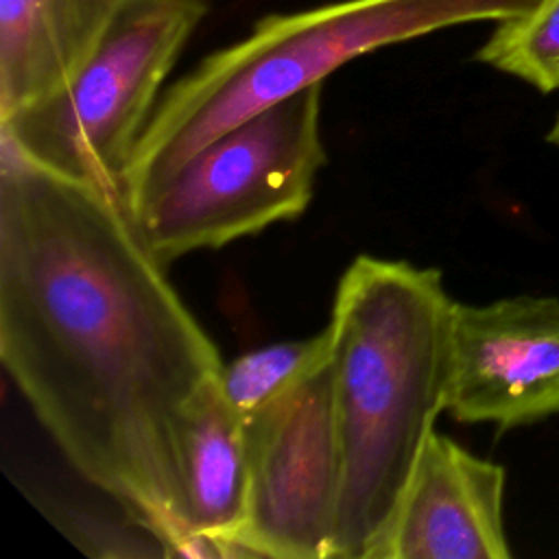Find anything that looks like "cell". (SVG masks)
<instances>
[{"mask_svg":"<svg viewBox=\"0 0 559 559\" xmlns=\"http://www.w3.org/2000/svg\"><path fill=\"white\" fill-rule=\"evenodd\" d=\"M0 360L66 461L192 555L177 435L221 352L116 192L4 148Z\"/></svg>","mask_w":559,"mask_h":559,"instance_id":"obj_1","label":"cell"},{"mask_svg":"<svg viewBox=\"0 0 559 559\" xmlns=\"http://www.w3.org/2000/svg\"><path fill=\"white\" fill-rule=\"evenodd\" d=\"M454 299L439 269L358 255L332 314L341 489L332 559H371L448 406Z\"/></svg>","mask_w":559,"mask_h":559,"instance_id":"obj_2","label":"cell"},{"mask_svg":"<svg viewBox=\"0 0 559 559\" xmlns=\"http://www.w3.org/2000/svg\"><path fill=\"white\" fill-rule=\"evenodd\" d=\"M539 0H343L269 15L197 63L157 100L120 179L135 212L197 151L251 116L323 83L384 46L478 20H507Z\"/></svg>","mask_w":559,"mask_h":559,"instance_id":"obj_3","label":"cell"},{"mask_svg":"<svg viewBox=\"0 0 559 559\" xmlns=\"http://www.w3.org/2000/svg\"><path fill=\"white\" fill-rule=\"evenodd\" d=\"M205 15V0H122L66 85L0 118L2 148L118 194L162 85Z\"/></svg>","mask_w":559,"mask_h":559,"instance_id":"obj_4","label":"cell"},{"mask_svg":"<svg viewBox=\"0 0 559 559\" xmlns=\"http://www.w3.org/2000/svg\"><path fill=\"white\" fill-rule=\"evenodd\" d=\"M321 94L310 85L221 133L131 212L153 255L168 266L301 216L328 162Z\"/></svg>","mask_w":559,"mask_h":559,"instance_id":"obj_5","label":"cell"},{"mask_svg":"<svg viewBox=\"0 0 559 559\" xmlns=\"http://www.w3.org/2000/svg\"><path fill=\"white\" fill-rule=\"evenodd\" d=\"M242 424L249 504L236 555L332 559L341 461L330 362Z\"/></svg>","mask_w":559,"mask_h":559,"instance_id":"obj_6","label":"cell"},{"mask_svg":"<svg viewBox=\"0 0 559 559\" xmlns=\"http://www.w3.org/2000/svg\"><path fill=\"white\" fill-rule=\"evenodd\" d=\"M445 411L500 430L559 415V299L456 301Z\"/></svg>","mask_w":559,"mask_h":559,"instance_id":"obj_7","label":"cell"},{"mask_svg":"<svg viewBox=\"0 0 559 559\" xmlns=\"http://www.w3.org/2000/svg\"><path fill=\"white\" fill-rule=\"evenodd\" d=\"M504 467L437 430L371 559H509Z\"/></svg>","mask_w":559,"mask_h":559,"instance_id":"obj_8","label":"cell"},{"mask_svg":"<svg viewBox=\"0 0 559 559\" xmlns=\"http://www.w3.org/2000/svg\"><path fill=\"white\" fill-rule=\"evenodd\" d=\"M179 513L192 555H236L249 504V445L221 378L188 406L177 435Z\"/></svg>","mask_w":559,"mask_h":559,"instance_id":"obj_9","label":"cell"},{"mask_svg":"<svg viewBox=\"0 0 559 559\" xmlns=\"http://www.w3.org/2000/svg\"><path fill=\"white\" fill-rule=\"evenodd\" d=\"M122 0H0V118L57 92L96 50Z\"/></svg>","mask_w":559,"mask_h":559,"instance_id":"obj_10","label":"cell"},{"mask_svg":"<svg viewBox=\"0 0 559 559\" xmlns=\"http://www.w3.org/2000/svg\"><path fill=\"white\" fill-rule=\"evenodd\" d=\"M330 362L328 328L306 338L277 341L225 362L221 389L234 413L249 421L297 391Z\"/></svg>","mask_w":559,"mask_h":559,"instance_id":"obj_11","label":"cell"},{"mask_svg":"<svg viewBox=\"0 0 559 559\" xmlns=\"http://www.w3.org/2000/svg\"><path fill=\"white\" fill-rule=\"evenodd\" d=\"M476 59L548 94L559 90V0L500 20Z\"/></svg>","mask_w":559,"mask_h":559,"instance_id":"obj_12","label":"cell"},{"mask_svg":"<svg viewBox=\"0 0 559 559\" xmlns=\"http://www.w3.org/2000/svg\"><path fill=\"white\" fill-rule=\"evenodd\" d=\"M546 140H548L552 146H557V148H559V114H557V118H555V122H552L550 131L546 133Z\"/></svg>","mask_w":559,"mask_h":559,"instance_id":"obj_13","label":"cell"}]
</instances>
